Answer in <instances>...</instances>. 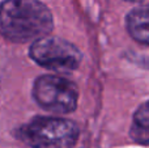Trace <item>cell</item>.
<instances>
[{
  "label": "cell",
  "mask_w": 149,
  "mask_h": 148,
  "mask_svg": "<svg viewBox=\"0 0 149 148\" xmlns=\"http://www.w3.org/2000/svg\"><path fill=\"white\" fill-rule=\"evenodd\" d=\"M126 28L132 39L149 46V5H141L127 15Z\"/></svg>",
  "instance_id": "obj_5"
},
{
  "label": "cell",
  "mask_w": 149,
  "mask_h": 148,
  "mask_svg": "<svg viewBox=\"0 0 149 148\" xmlns=\"http://www.w3.org/2000/svg\"><path fill=\"white\" fill-rule=\"evenodd\" d=\"M52 28L51 12L39 0H5L0 4V34L9 41H36Z\"/></svg>",
  "instance_id": "obj_1"
},
{
  "label": "cell",
  "mask_w": 149,
  "mask_h": 148,
  "mask_svg": "<svg viewBox=\"0 0 149 148\" xmlns=\"http://www.w3.org/2000/svg\"><path fill=\"white\" fill-rule=\"evenodd\" d=\"M21 138L33 148H73L79 127L65 118L38 117L21 130Z\"/></svg>",
  "instance_id": "obj_2"
},
{
  "label": "cell",
  "mask_w": 149,
  "mask_h": 148,
  "mask_svg": "<svg viewBox=\"0 0 149 148\" xmlns=\"http://www.w3.org/2000/svg\"><path fill=\"white\" fill-rule=\"evenodd\" d=\"M33 97L42 109L54 114L72 113L79 101V89L71 80L56 75H43L36 80Z\"/></svg>",
  "instance_id": "obj_3"
},
{
  "label": "cell",
  "mask_w": 149,
  "mask_h": 148,
  "mask_svg": "<svg viewBox=\"0 0 149 148\" xmlns=\"http://www.w3.org/2000/svg\"><path fill=\"white\" fill-rule=\"evenodd\" d=\"M130 135L136 143L149 144V101L140 105L135 112Z\"/></svg>",
  "instance_id": "obj_6"
},
{
  "label": "cell",
  "mask_w": 149,
  "mask_h": 148,
  "mask_svg": "<svg viewBox=\"0 0 149 148\" xmlns=\"http://www.w3.org/2000/svg\"><path fill=\"white\" fill-rule=\"evenodd\" d=\"M29 54L39 66L56 72L74 71L82 58L80 50L73 43L50 34L33 41Z\"/></svg>",
  "instance_id": "obj_4"
},
{
  "label": "cell",
  "mask_w": 149,
  "mask_h": 148,
  "mask_svg": "<svg viewBox=\"0 0 149 148\" xmlns=\"http://www.w3.org/2000/svg\"><path fill=\"white\" fill-rule=\"evenodd\" d=\"M127 1H134V3H136V1H143V0H127Z\"/></svg>",
  "instance_id": "obj_7"
}]
</instances>
